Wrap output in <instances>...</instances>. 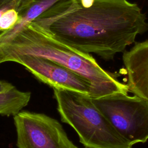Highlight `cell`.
Listing matches in <instances>:
<instances>
[{
	"label": "cell",
	"instance_id": "52a82bcc",
	"mask_svg": "<svg viewBox=\"0 0 148 148\" xmlns=\"http://www.w3.org/2000/svg\"><path fill=\"white\" fill-rule=\"evenodd\" d=\"M129 92L148 101V39L123 52Z\"/></svg>",
	"mask_w": 148,
	"mask_h": 148
},
{
	"label": "cell",
	"instance_id": "ba28073f",
	"mask_svg": "<svg viewBox=\"0 0 148 148\" xmlns=\"http://www.w3.org/2000/svg\"><path fill=\"white\" fill-rule=\"evenodd\" d=\"M31 92L22 91L14 87L0 93V115L14 116L29 103Z\"/></svg>",
	"mask_w": 148,
	"mask_h": 148
},
{
	"label": "cell",
	"instance_id": "9c48e42d",
	"mask_svg": "<svg viewBox=\"0 0 148 148\" xmlns=\"http://www.w3.org/2000/svg\"><path fill=\"white\" fill-rule=\"evenodd\" d=\"M21 0H0V34L8 32L20 21Z\"/></svg>",
	"mask_w": 148,
	"mask_h": 148
},
{
	"label": "cell",
	"instance_id": "6da1fadb",
	"mask_svg": "<svg viewBox=\"0 0 148 148\" xmlns=\"http://www.w3.org/2000/svg\"><path fill=\"white\" fill-rule=\"evenodd\" d=\"M34 23L66 44L113 60L148 30L139 5L128 0H62Z\"/></svg>",
	"mask_w": 148,
	"mask_h": 148
},
{
	"label": "cell",
	"instance_id": "3957f363",
	"mask_svg": "<svg viewBox=\"0 0 148 148\" xmlns=\"http://www.w3.org/2000/svg\"><path fill=\"white\" fill-rule=\"evenodd\" d=\"M62 122L73 128L86 148H132L87 95L53 89Z\"/></svg>",
	"mask_w": 148,
	"mask_h": 148
},
{
	"label": "cell",
	"instance_id": "8fae6325",
	"mask_svg": "<svg viewBox=\"0 0 148 148\" xmlns=\"http://www.w3.org/2000/svg\"><path fill=\"white\" fill-rule=\"evenodd\" d=\"M85 148H86V147H85Z\"/></svg>",
	"mask_w": 148,
	"mask_h": 148
},
{
	"label": "cell",
	"instance_id": "7a4b0ae2",
	"mask_svg": "<svg viewBox=\"0 0 148 148\" xmlns=\"http://www.w3.org/2000/svg\"><path fill=\"white\" fill-rule=\"evenodd\" d=\"M16 55L42 57L78 73L90 83L91 98L114 92H129L127 84L119 81L113 73L104 70L90 53L60 40L34 22L25 25L10 40L0 45V64Z\"/></svg>",
	"mask_w": 148,
	"mask_h": 148
},
{
	"label": "cell",
	"instance_id": "5b68a950",
	"mask_svg": "<svg viewBox=\"0 0 148 148\" xmlns=\"http://www.w3.org/2000/svg\"><path fill=\"white\" fill-rule=\"evenodd\" d=\"M13 120L18 148H78L60 123L45 114L21 110Z\"/></svg>",
	"mask_w": 148,
	"mask_h": 148
},
{
	"label": "cell",
	"instance_id": "8992f818",
	"mask_svg": "<svg viewBox=\"0 0 148 148\" xmlns=\"http://www.w3.org/2000/svg\"><path fill=\"white\" fill-rule=\"evenodd\" d=\"M21 64L39 80L53 89L73 91L90 96L91 85L83 77L49 60L30 55H16L6 62Z\"/></svg>",
	"mask_w": 148,
	"mask_h": 148
},
{
	"label": "cell",
	"instance_id": "30bf717a",
	"mask_svg": "<svg viewBox=\"0 0 148 148\" xmlns=\"http://www.w3.org/2000/svg\"><path fill=\"white\" fill-rule=\"evenodd\" d=\"M14 87L13 84L9 82L0 80V93L9 91Z\"/></svg>",
	"mask_w": 148,
	"mask_h": 148
},
{
	"label": "cell",
	"instance_id": "277c9868",
	"mask_svg": "<svg viewBox=\"0 0 148 148\" xmlns=\"http://www.w3.org/2000/svg\"><path fill=\"white\" fill-rule=\"evenodd\" d=\"M99 110L132 146L148 140V101L114 92L92 98Z\"/></svg>",
	"mask_w": 148,
	"mask_h": 148
}]
</instances>
